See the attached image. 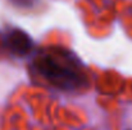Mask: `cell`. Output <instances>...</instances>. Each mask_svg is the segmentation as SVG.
<instances>
[{
	"label": "cell",
	"instance_id": "1",
	"mask_svg": "<svg viewBox=\"0 0 132 130\" xmlns=\"http://www.w3.org/2000/svg\"><path fill=\"white\" fill-rule=\"evenodd\" d=\"M37 72L54 87L63 91H73L80 88L84 77L78 70V65L69 59V55H40L36 61Z\"/></svg>",
	"mask_w": 132,
	"mask_h": 130
},
{
	"label": "cell",
	"instance_id": "2",
	"mask_svg": "<svg viewBox=\"0 0 132 130\" xmlns=\"http://www.w3.org/2000/svg\"><path fill=\"white\" fill-rule=\"evenodd\" d=\"M6 45L13 54H15L18 56H23L31 51L34 42L26 32H23L21 29H13L12 32L8 33Z\"/></svg>",
	"mask_w": 132,
	"mask_h": 130
}]
</instances>
